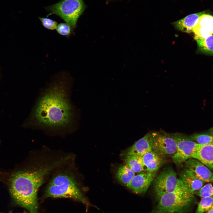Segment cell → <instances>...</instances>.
Instances as JSON below:
<instances>
[{
	"label": "cell",
	"mask_w": 213,
	"mask_h": 213,
	"mask_svg": "<svg viewBox=\"0 0 213 213\" xmlns=\"http://www.w3.org/2000/svg\"><path fill=\"white\" fill-rule=\"evenodd\" d=\"M71 80L66 73L52 78L41 92L31 112V127L59 131L69 130L75 123L76 112L70 99Z\"/></svg>",
	"instance_id": "1"
},
{
	"label": "cell",
	"mask_w": 213,
	"mask_h": 213,
	"mask_svg": "<svg viewBox=\"0 0 213 213\" xmlns=\"http://www.w3.org/2000/svg\"><path fill=\"white\" fill-rule=\"evenodd\" d=\"M72 157L69 154H41L12 173L8 182L10 194L16 203L30 213H38L40 187L52 173L68 164Z\"/></svg>",
	"instance_id": "2"
},
{
	"label": "cell",
	"mask_w": 213,
	"mask_h": 213,
	"mask_svg": "<svg viewBox=\"0 0 213 213\" xmlns=\"http://www.w3.org/2000/svg\"><path fill=\"white\" fill-rule=\"evenodd\" d=\"M62 167L53 173L46 188L45 195L48 197L69 198L83 203L86 202L68 168Z\"/></svg>",
	"instance_id": "3"
},
{
	"label": "cell",
	"mask_w": 213,
	"mask_h": 213,
	"mask_svg": "<svg viewBox=\"0 0 213 213\" xmlns=\"http://www.w3.org/2000/svg\"><path fill=\"white\" fill-rule=\"evenodd\" d=\"M193 195L183 185L176 190L162 196L154 213H183L191 202Z\"/></svg>",
	"instance_id": "4"
},
{
	"label": "cell",
	"mask_w": 213,
	"mask_h": 213,
	"mask_svg": "<svg viewBox=\"0 0 213 213\" xmlns=\"http://www.w3.org/2000/svg\"><path fill=\"white\" fill-rule=\"evenodd\" d=\"M85 8L83 0H62L46 7L51 14L60 17L72 29L75 27L78 19Z\"/></svg>",
	"instance_id": "5"
},
{
	"label": "cell",
	"mask_w": 213,
	"mask_h": 213,
	"mask_svg": "<svg viewBox=\"0 0 213 213\" xmlns=\"http://www.w3.org/2000/svg\"><path fill=\"white\" fill-rule=\"evenodd\" d=\"M183 185L180 179L177 178L174 170L168 168L154 179L153 188L155 193L160 198L164 194L173 192Z\"/></svg>",
	"instance_id": "6"
},
{
	"label": "cell",
	"mask_w": 213,
	"mask_h": 213,
	"mask_svg": "<svg viewBox=\"0 0 213 213\" xmlns=\"http://www.w3.org/2000/svg\"><path fill=\"white\" fill-rule=\"evenodd\" d=\"M150 141L153 150L163 156H172L176 151L178 142L173 134L153 133L150 134Z\"/></svg>",
	"instance_id": "7"
},
{
	"label": "cell",
	"mask_w": 213,
	"mask_h": 213,
	"mask_svg": "<svg viewBox=\"0 0 213 213\" xmlns=\"http://www.w3.org/2000/svg\"><path fill=\"white\" fill-rule=\"evenodd\" d=\"M173 135L177 140L178 144L176 151L172 156V159L175 164L179 166L192 158L199 144L182 134Z\"/></svg>",
	"instance_id": "8"
},
{
	"label": "cell",
	"mask_w": 213,
	"mask_h": 213,
	"mask_svg": "<svg viewBox=\"0 0 213 213\" xmlns=\"http://www.w3.org/2000/svg\"><path fill=\"white\" fill-rule=\"evenodd\" d=\"M185 168L191 171L204 182H213V173L210 169L198 159L190 158L184 162Z\"/></svg>",
	"instance_id": "9"
},
{
	"label": "cell",
	"mask_w": 213,
	"mask_h": 213,
	"mask_svg": "<svg viewBox=\"0 0 213 213\" xmlns=\"http://www.w3.org/2000/svg\"><path fill=\"white\" fill-rule=\"evenodd\" d=\"M156 174L146 172L135 175L127 186L135 193H144L154 180Z\"/></svg>",
	"instance_id": "10"
},
{
	"label": "cell",
	"mask_w": 213,
	"mask_h": 213,
	"mask_svg": "<svg viewBox=\"0 0 213 213\" xmlns=\"http://www.w3.org/2000/svg\"><path fill=\"white\" fill-rule=\"evenodd\" d=\"M194 39L205 38L213 34V16L205 12L199 17L193 31Z\"/></svg>",
	"instance_id": "11"
},
{
	"label": "cell",
	"mask_w": 213,
	"mask_h": 213,
	"mask_svg": "<svg viewBox=\"0 0 213 213\" xmlns=\"http://www.w3.org/2000/svg\"><path fill=\"white\" fill-rule=\"evenodd\" d=\"M150 134H147L136 142L124 154L125 157L133 156H142L152 151Z\"/></svg>",
	"instance_id": "12"
},
{
	"label": "cell",
	"mask_w": 213,
	"mask_h": 213,
	"mask_svg": "<svg viewBox=\"0 0 213 213\" xmlns=\"http://www.w3.org/2000/svg\"><path fill=\"white\" fill-rule=\"evenodd\" d=\"M192 158L198 159L210 170H213V143L199 144Z\"/></svg>",
	"instance_id": "13"
},
{
	"label": "cell",
	"mask_w": 213,
	"mask_h": 213,
	"mask_svg": "<svg viewBox=\"0 0 213 213\" xmlns=\"http://www.w3.org/2000/svg\"><path fill=\"white\" fill-rule=\"evenodd\" d=\"M142 157L144 171L147 173L156 172L162 165L164 161L163 156L153 150Z\"/></svg>",
	"instance_id": "14"
},
{
	"label": "cell",
	"mask_w": 213,
	"mask_h": 213,
	"mask_svg": "<svg viewBox=\"0 0 213 213\" xmlns=\"http://www.w3.org/2000/svg\"><path fill=\"white\" fill-rule=\"evenodd\" d=\"M179 178L184 185L191 193L194 194L196 191L200 189L205 182L198 178L189 170L185 168L180 172Z\"/></svg>",
	"instance_id": "15"
},
{
	"label": "cell",
	"mask_w": 213,
	"mask_h": 213,
	"mask_svg": "<svg viewBox=\"0 0 213 213\" xmlns=\"http://www.w3.org/2000/svg\"><path fill=\"white\" fill-rule=\"evenodd\" d=\"M204 12L189 15L181 19L173 22V25L179 30L187 33L193 32V29L199 17Z\"/></svg>",
	"instance_id": "16"
},
{
	"label": "cell",
	"mask_w": 213,
	"mask_h": 213,
	"mask_svg": "<svg viewBox=\"0 0 213 213\" xmlns=\"http://www.w3.org/2000/svg\"><path fill=\"white\" fill-rule=\"evenodd\" d=\"M195 39L200 52L206 54L213 55V34L205 38H199Z\"/></svg>",
	"instance_id": "17"
},
{
	"label": "cell",
	"mask_w": 213,
	"mask_h": 213,
	"mask_svg": "<svg viewBox=\"0 0 213 213\" xmlns=\"http://www.w3.org/2000/svg\"><path fill=\"white\" fill-rule=\"evenodd\" d=\"M126 165L135 173L144 171V167L142 156H133L125 157Z\"/></svg>",
	"instance_id": "18"
},
{
	"label": "cell",
	"mask_w": 213,
	"mask_h": 213,
	"mask_svg": "<svg viewBox=\"0 0 213 213\" xmlns=\"http://www.w3.org/2000/svg\"><path fill=\"white\" fill-rule=\"evenodd\" d=\"M135 175V172L126 165L119 167L116 174L118 180L126 186Z\"/></svg>",
	"instance_id": "19"
},
{
	"label": "cell",
	"mask_w": 213,
	"mask_h": 213,
	"mask_svg": "<svg viewBox=\"0 0 213 213\" xmlns=\"http://www.w3.org/2000/svg\"><path fill=\"white\" fill-rule=\"evenodd\" d=\"M192 141L198 144L204 145L213 143V135L207 134H194L189 137Z\"/></svg>",
	"instance_id": "20"
},
{
	"label": "cell",
	"mask_w": 213,
	"mask_h": 213,
	"mask_svg": "<svg viewBox=\"0 0 213 213\" xmlns=\"http://www.w3.org/2000/svg\"><path fill=\"white\" fill-rule=\"evenodd\" d=\"M213 205V196L202 198L195 213H204L209 210Z\"/></svg>",
	"instance_id": "21"
},
{
	"label": "cell",
	"mask_w": 213,
	"mask_h": 213,
	"mask_svg": "<svg viewBox=\"0 0 213 213\" xmlns=\"http://www.w3.org/2000/svg\"><path fill=\"white\" fill-rule=\"evenodd\" d=\"M194 194L202 198L213 196V184L209 183L203 185Z\"/></svg>",
	"instance_id": "22"
},
{
	"label": "cell",
	"mask_w": 213,
	"mask_h": 213,
	"mask_svg": "<svg viewBox=\"0 0 213 213\" xmlns=\"http://www.w3.org/2000/svg\"><path fill=\"white\" fill-rule=\"evenodd\" d=\"M56 29L57 32L60 35L67 36L70 35L72 29L66 23H61L57 25Z\"/></svg>",
	"instance_id": "23"
},
{
	"label": "cell",
	"mask_w": 213,
	"mask_h": 213,
	"mask_svg": "<svg viewBox=\"0 0 213 213\" xmlns=\"http://www.w3.org/2000/svg\"><path fill=\"white\" fill-rule=\"evenodd\" d=\"M39 19L45 28L50 30L56 29L58 25L56 21L48 18L39 17Z\"/></svg>",
	"instance_id": "24"
},
{
	"label": "cell",
	"mask_w": 213,
	"mask_h": 213,
	"mask_svg": "<svg viewBox=\"0 0 213 213\" xmlns=\"http://www.w3.org/2000/svg\"><path fill=\"white\" fill-rule=\"evenodd\" d=\"M207 133L213 135V127L209 130L208 132Z\"/></svg>",
	"instance_id": "25"
},
{
	"label": "cell",
	"mask_w": 213,
	"mask_h": 213,
	"mask_svg": "<svg viewBox=\"0 0 213 213\" xmlns=\"http://www.w3.org/2000/svg\"><path fill=\"white\" fill-rule=\"evenodd\" d=\"M206 213H213V209H210Z\"/></svg>",
	"instance_id": "26"
},
{
	"label": "cell",
	"mask_w": 213,
	"mask_h": 213,
	"mask_svg": "<svg viewBox=\"0 0 213 213\" xmlns=\"http://www.w3.org/2000/svg\"><path fill=\"white\" fill-rule=\"evenodd\" d=\"M213 209V205H212V207L210 209Z\"/></svg>",
	"instance_id": "27"
},
{
	"label": "cell",
	"mask_w": 213,
	"mask_h": 213,
	"mask_svg": "<svg viewBox=\"0 0 213 213\" xmlns=\"http://www.w3.org/2000/svg\"></svg>",
	"instance_id": "28"
}]
</instances>
